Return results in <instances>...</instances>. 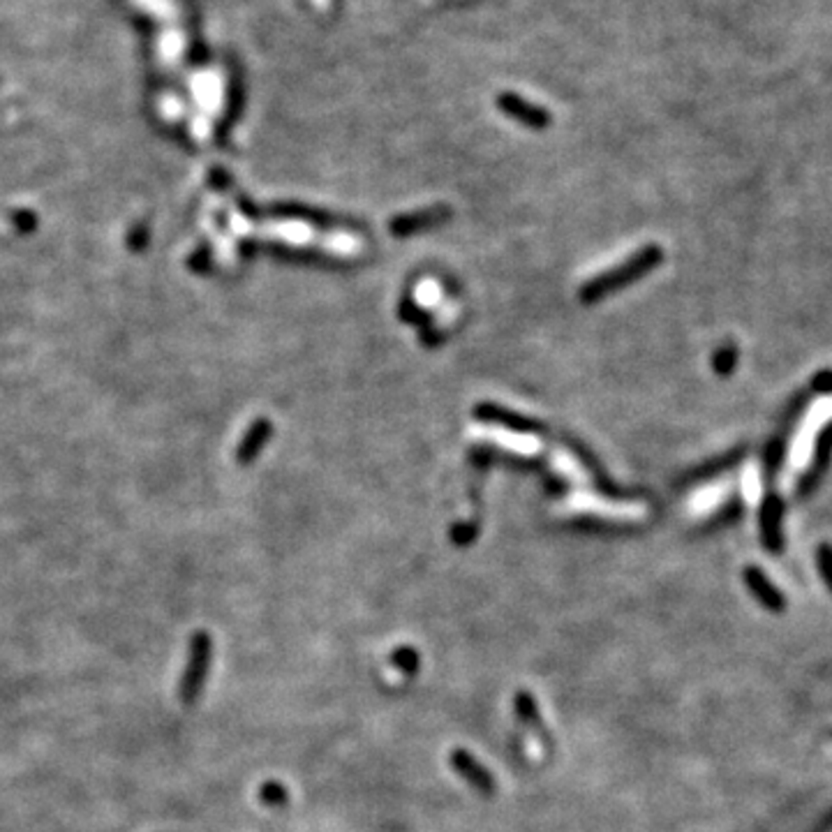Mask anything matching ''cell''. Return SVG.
<instances>
[{"instance_id": "obj_2", "label": "cell", "mask_w": 832, "mask_h": 832, "mask_svg": "<svg viewBox=\"0 0 832 832\" xmlns=\"http://www.w3.org/2000/svg\"><path fill=\"white\" fill-rule=\"evenodd\" d=\"M659 259H662V252H659L657 248H646L643 252H638L634 259L622 264L620 268L604 273L601 277L592 280V283L583 289V301L585 303H589V301L601 299L606 292H613V289L631 283V280H636V277L643 276L646 271H650V268L655 267Z\"/></svg>"}, {"instance_id": "obj_14", "label": "cell", "mask_w": 832, "mask_h": 832, "mask_svg": "<svg viewBox=\"0 0 832 832\" xmlns=\"http://www.w3.org/2000/svg\"><path fill=\"white\" fill-rule=\"evenodd\" d=\"M515 713L521 714V717L527 721V724H539L537 703H534L532 696H530V694H525V691L515 694Z\"/></svg>"}, {"instance_id": "obj_7", "label": "cell", "mask_w": 832, "mask_h": 832, "mask_svg": "<svg viewBox=\"0 0 832 832\" xmlns=\"http://www.w3.org/2000/svg\"><path fill=\"white\" fill-rule=\"evenodd\" d=\"M444 218H449L447 209H431V210H421V213H412V216H402L393 222V234L402 236V234H412L419 232L424 227H431L435 222H442Z\"/></svg>"}, {"instance_id": "obj_11", "label": "cell", "mask_w": 832, "mask_h": 832, "mask_svg": "<svg viewBox=\"0 0 832 832\" xmlns=\"http://www.w3.org/2000/svg\"><path fill=\"white\" fill-rule=\"evenodd\" d=\"M502 104H504V109H507V111L514 113V116H518V119H523L525 123H530V125H544L546 123V116L541 113V109L527 107V104L521 103V100H514V97H504Z\"/></svg>"}, {"instance_id": "obj_5", "label": "cell", "mask_w": 832, "mask_h": 832, "mask_svg": "<svg viewBox=\"0 0 832 832\" xmlns=\"http://www.w3.org/2000/svg\"><path fill=\"white\" fill-rule=\"evenodd\" d=\"M451 765L465 777V779L470 781L472 787L479 788V791H483V793L495 791V781H493V777H490V772H488L486 768H483V765L479 763L474 756H472V754L463 752V749H456V752L451 754Z\"/></svg>"}, {"instance_id": "obj_6", "label": "cell", "mask_w": 832, "mask_h": 832, "mask_svg": "<svg viewBox=\"0 0 832 832\" xmlns=\"http://www.w3.org/2000/svg\"><path fill=\"white\" fill-rule=\"evenodd\" d=\"M550 465H553V470L557 472L560 476H564L566 482L573 483H588L589 476L585 472V467L578 463V458L573 456L572 451H566V449L557 447L553 453H550Z\"/></svg>"}, {"instance_id": "obj_3", "label": "cell", "mask_w": 832, "mask_h": 832, "mask_svg": "<svg viewBox=\"0 0 832 832\" xmlns=\"http://www.w3.org/2000/svg\"><path fill=\"white\" fill-rule=\"evenodd\" d=\"M470 432L479 437V440L493 442L495 447L515 453V456H525V458H532V456L544 451V442L537 435H532V432L509 431V428H502V425H474Z\"/></svg>"}, {"instance_id": "obj_10", "label": "cell", "mask_w": 832, "mask_h": 832, "mask_svg": "<svg viewBox=\"0 0 832 832\" xmlns=\"http://www.w3.org/2000/svg\"><path fill=\"white\" fill-rule=\"evenodd\" d=\"M268 432H271V425H268V421H257V424L250 428L248 435H245L241 449H238V460L248 463V460L255 458L257 451H259V449L264 447V442H267Z\"/></svg>"}, {"instance_id": "obj_8", "label": "cell", "mask_w": 832, "mask_h": 832, "mask_svg": "<svg viewBox=\"0 0 832 832\" xmlns=\"http://www.w3.org/2000/svg\"><path fill=\"white\" fill-rule=\"evenodd\" d=\"M324 248L335 257H357L363 252V238L354 232H334L324 238Z\"/></svg>"}, {"instance_id": "obj_15", "label": "cell", "mask_w": 832, "mask_h": 832, "mask_svg": "<svg viewBox=\"0 0 832 832\" xmlns=\"http://www.w3.org/2000/svg\"><path fill=\"white\" fill-rule=\"evenodd\" d=\"M393 663H396L400 671L412 675L419 671V655H416L412 647H402V650H398L396 655H393Z\"/></svg>"}, {"instance_id": "obj_9", "label": "cell", "mask_w": 832, "mask_h": 832, "mask_svg": "<svg viewBox=\"0 0 832 832\" xmlns=\"http://www.w3.org/2000/svg\"><path fill=\"white\" fill-rule=\"evenodd\" d=\"M442 299H444L442 284L437 283V280H432V277H425V280L416 283V287H414V292H412V301L421 308V310H432V308H437L440 303H442Z\"/></svg>"}, {"instance_id": "obj_4", "label": "cell", "mask_w": 832, "mask_h": 832, "mask_svg": "<svg viewBox=\"0 0 832 832\" xmlns=\"http://www.w3.org/2000/svg\"><path fill=\"white\" fill-rule=\"evenodd\" d=\"M566 509L572 511H595V514L617 515L622 521H638L640 515H646V504L638 502H608L604 498L589 493H576L566 499Z\"/></svg>"}, {"instance_id": "obj_1", "label": "cell", "mask_w": 832, "mask_h": 832, "mask_svg": "<svg viewBox=\"0 0 832 832\" xmlns=\"http://www.w3.org/2000/svg\"><path fill=\"white\" fill-rule=\"evenodd\" d=\"M210 662H213V638L209 631L199 629L190 638V655L183 668L181 682H178V698L183 708H194L204 691L206 678H209Z\"/></svg>"}, {"instance_id": "obj_13", "label": "cell", "mask_w": 832, "mask_h": 832, "mask_svg": "<svg viewBox=\"0 0 832 832\" xmlns=\"http://www.w3.org/2000/svg\"><path fill=\"white\" fill-rule=\"evenodd\" d=\"M259 800L268 807H284L289 803V793L283 784H277V781H267V784H261L259 788Z\"/></svg>"}, {"instance_id": "obj_12", "label": "cell", "mask_w": 832, "mask_h": 832, "mask_svg": "<svg viewBox=\"0 0 832 832\" xmlns=\"http://www.w3.org/2000/svg\"><path fill=\"white\" fill-rule=\"evenodd\" d=\"M747 581H749V585H752L754 592H756V597L763 601L765 606L781 608V597L777 595V592L770 588V585L765 583V578L761 576L759 572H754V569H752V572H749V576H747Z\"/></svg>"}]
</instances>
